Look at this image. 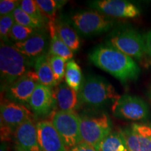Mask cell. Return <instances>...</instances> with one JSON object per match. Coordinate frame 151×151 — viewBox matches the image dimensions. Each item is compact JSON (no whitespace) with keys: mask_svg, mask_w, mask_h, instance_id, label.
Listing matches in <instances>:
<instances>
[{"mask_svg":"<svg viewBox=\"0 0 151 151\" xmlns=\"http://www.w3.org/2000/svg\"><path fill=\"white\" fill-rule=\"evenodd\" d=\"M13 15H14L15 22L17 24L37 29H43L45 26V22L34 18L33 17L24 12L20 6L13 12Z\"/></svg>","mask_w":151,"mask_h":151,"instance_id":"603a6c76","label":"cell"},{"mask_svg":"<svg viewBox=\"0 0 151 151\" xmlns=\"http://www.w3.org/2000/svg\"><path fill=\"white\" fill-rule=\"evenodd\" d=\"M39 83H40L37 73L30 70L6 90L5 97L13 102L29 104L31 96Z\"/></svg>","mask_w":151,"mask_h":151,"instance_id":"9c48e42d","label":"cell"},{"mask_svg":"<svg viewBox=\"0 0 151 151\" xmlns=\"http://www.w3.org/2000/svg\"><path fill=\"white\" fill-rule=\"evenodd\" d=\"M112 128V122L105 113L80 116L82 141L95 148L113 131Z\"/></svg>","mask_w":151,"mask_h":151,"instance_id":"277c9868","label":"cell"},{"mask_svg":"<svg viewBox=\"0 0 151 151\" xmlns=\"http://www.w3.org/2000/svg\"><path fill=\"white\" fill-rule=\"evenodd\" d=\"M48 32L50 33V46H49V51L48 54L50 55L61 57L67 61L72 60L73 52L58 37L55 29V23L48 22Z\"/></svg>","mask_w":151,"mask_h":151,"instance_id":"ffe728a7","label":"cell"},{"mask_svg":"<svg viewBox=\"0 0 151 151\" xmlns=\"http://www.w3.org/2000/svg\"><path fill=\"white\" fill-rule=\"evenodd\" d=\"M96 149L98 151H129L121 131H112Z\"/></svg>","mask_w":151,"mask_h":151,"instance_id":"44dd1931","label":"cell"},{"mask_svg":"<svg viewBox=\"0 0 151 151\" xmlns=\"http://www.w3.org/2000/svg\"><path fill=\"white\" fill-rule=\"evenodd\" d=\"M65 78L66 83L78 92L83 80L80 66L75 60H71L67 62Z\"/></svg>","mask_w":151,"mask_h":151,"instance_id":"7402d4cb","label":"cell"},{"mask_svg":"<svg viewBox=\"0 0 151 151\" xmlns=\"http://www.w3.org/2000/svg\"><path fill=\"white\" fill-rule=\"evenodd\" d=\"M14 151H25V150H22L21 148H18V147L15 146V150Z\"/></svg>","mask_w":151,"mask_h":151,"instance_id":"d6a6232c","label":"cell"},{"mask_svg":"<svg viewBox=\"0 0 151 151\" xmlns=\"http://www.w3.org/2000/svg\"><path fill=\"white\" fill-rule=\"evenodd\" d=\"M50 122L54 126L67 149L82 142L80 116L75 111H58L53 113Z\"/></svg>","mask_w":151,"mask_h":151,"instance_id":"52a82bcc","label":"cell"},{"mask_svg":"<svg viewBox=\"0 0 151 151\" xmlns=\"http://www.w3.org/2000/svg\"><path fill=\"white\" fill-rule=\"evenodd\" d=\"M20 7L24 12L27 13L34 18L41 20L46 23V18L43 16L41 9L38 6L37 1L34 0H22L20 2Z\"/></svg>","mask_w":151,"mask_h":151,"instance_id":"83f0119b","label":"cell"},{"mask_svg":"<svg viewBox=\"0 0 151 151\" xmlns=\"http://www.w3.org/2000/svg\"><path fill=\"white\" fill-rule=\"evenodd\" d=\"M37 127L41 151H67L63 140L50 120L38 122Z\"/></svg>","mask_w":151,"mask_h":151,"instance_id":"4fadbf2b","label":"cell"},{"mask_svg":"<svg viewBox=\"0 0 151 151\" xmlns=\"http://www.w3.org/2000/svg\"><path fill=\"white\" fill-rule=\"evenodd\" d=\"M150 99H151V88H150Z\"/></svg>","mask_w":151,"mask_h":151,"instance_id":"836d02e7","label":"cell"},{"mask_svg":"<svg viewBox=\"0 0 151 151\" xmlns=\"http://www.w3.org/2000/svg\"><path fill=\"white\" fill-rule=\"evenodd\" d=\"M16 23L13 14L1 16L0 18V37L2 42L9 43L10 32L13 26Z\"/></svg>","mask_w":151,"mask_h":151,"instance_id":"4316f807","label":"cell"},{"mask_svg":"<svg viewBox=\"0 0 151 151\" xmlns=\"http://www.w3.org/2000/svg\"><path fill=\"white\" fill-rule=\"evenodd\" d=\"M116 118L129 121H143L150 117V109L146 101L137 96L124 94L120 96L111 106Z\"/></svg>","mask_w":151,"mask_h":151,"instance_id":"ba28073f","label":"cell"},{"mask_svg":"<svg viewBox=\"0 0 151 151\" xmlns=\"http://www.w3.org/2000/svg\"><path fill=\"white\" fill-rule=\"evenodd\" d=\"M34 67L40 83L52 88L58 84L52 72L48 53L37 58L35 61Z\"/></svg>","mask_w":151,"mask_h":151,"instance_id":"d6986e66","label":"cell"},{"mask_svg":"<svg viewBox=\"0 0 151 151\" xmlns=\"http://www.w3.org/2000/svg\"><path fill=\"white\" fill-rule=\"evenodd\" d=\"M1 125L5 126L14 132L18 126L32 119V112L24 105L6 101L1 103L0 109Z\"/></svg>","mask_w":151,"mask_h":151,"instance_id":"7c38bea8","label":"cell"},{"mask_svg":"<svg viewBox=\"0 0 151 151\" xmlns=\"http://www.w3.org/2000/svg\"><path fill=\"white\" fill-rule=\"evenodd\" d=\"M90 62L96 67L122 83L137 80L140 68L133 58L109 45H99L88 55Z\"/></svg>","mask_w":151,"mask_h":151,"instance_id":"6da1fadb","label":"cell"},{"mask_svg":"<svg viewBox=\"0 0 151 151\" xmlns=\"http://www.w3.org/2000/svg\"><path fill=\"white\" fill-rule=\"evenodd\" d=\"M29 106L37 116H48L55 106L53 88L39 83L31 96Z\"/></svg>","mask_w":151,"mask_h":151,"instance_id":"9a60e30c","label":"cell"},{"mask_svg":"<svg viewBox=\"0 0 151 151\" xmlns=\"http://www.w3.org/2000/svg\"><path fill=\"white\" fill-rule=\"evenodd\" d=\"M35 60L20 53L9 43L1 42L0 46V75L1 89L6 90L30 71Z\"/></svg>","mask_w":151,"mask_h":151,"instance_id":"7a4b0ae2","label":"cell"},{"mask_svg":"<svg viewBox=\"0 0 151 151\" xmlns=\"http://www.w3.org/2000/svg\"><path fill=\"white\" fill-rule=\"evenodd\" d=\"M121 132L129 151H151L150 123H133Z\"/></svg>","mask_w":151,"mask_h":151,"instance_id":"8fae6325","label":"cell"},{"mask_svg":"<svg viewBox=\"0 0 151 151\" xmlns=\"http://www.w3.org/2000/svg\"><path fill=\"white\" fill-rule=\"evenodd\" d=\"M90 6L107 16L133 18L140 15V10L137 6L124 0H97L91 1Z\"/></svg>","mask_w":151,"mask_h":151,"instance_id":"30bf717a","label":"cell"},{"mask_svg":"<svg viewBox=\"0 0 151 151\" xmlns=\"http://www.w3.org/2000/svg\"><path fill=\"white\" fill-rule=\"evenodd\" d=\"M14 46L20 53L35 60L39 57L47 54V49L50 44L47 33L43 29H39L27 40L14 43Z\"/></svg>","mask_w":151,"mask_h":151,"instance_id":"5bb4252c","label":"cell"},{"mask_svg":"<svg viewBox=\"0 0 151 151\" xmlns=\"http://www.w3.org/2000/svg\"><path fill=\"white\" fill-rule=\"evenodd\" d=\"M55 29L60 39L73 52H76L80 48L81 41L74 27L64 19H60L55 22Z\"/></svg>","mask_w":151,"mask_h":151,"instance_id":"ac0fdd59","label":"cell"},{"mask_svg":"<svg viewBox=\"0 0 151 151\" xmlns=\"http://www.w3.org/2000/svg\"><path fill=\"white\" fill-rule=\"evenodd\" d=\"M21 1L18 0H1L0 1V15L6 16L13 12L20 6Z\"/></svg>","mask_w":151,"mask_h":151,"instance_id":"f1b7e54d","label":"cell"},{"mask_svg":"<svg viewBox=\"0 0 151 151\" xmlns=\"http://www.w3.org/2000/svg\"><path fill=\"white\" fill-rule=\"evenodd\" d=\"M67 151H98L94 147L83 141L78 143L76 146L68 149Z\"/></svg>","mask_w":151,"mask_h":151,"instance_id":"f546056e","label":"cell"},{"mask_svg":"<svg viewBox=\"0 0 151 151\" xmlns=\"http://www.w3.org/2000/svg\"><path fill=\"white\" fill-rule=\"evenodd\" d=\"M54 104L58 111H75L78 108L79 100L76 92L66 83L61 82L53 89Z\"/></svg>","mask_w":151,"mask_h":151,"instance_id":"e0dca14e","label":"cell"},{"mask_svg":"<svg viewBox=\"0 0 151 151\" xmlns=\"http://www.w3.org/2000/svg\"><path fill=\"white\" fill-rule=\"evenodd\" d=\"M16 146L25 151H41L37 124L29 119L16 128L14 133Z\"/></svg>","mask_w":151,"mask_h":151,"instance_id":"2e32d148","label":"cell"},{"mask_svg":"<svg viewBox=\"0 0 151 151\" xmlns=\"http://www.w3.org/2000/svg\"><path fill=\"white\" fill-rule=\"evenodd\" d=\"M71 22L77 32L84 37H92L108 32L114 24L109 16L97 11L76 13L71 17Z\"/></svg>","mask_w":151,"mask_h":151,"instance_id":"8992f818","label":"cell"},{"mask_svg":"<svg viewBox=\"0 0 151 151\" xmlns=\"http://www.w3.org/2000/svg\"><path fill=\"white\" fill-rule=\"evenodd\" d=\"M37 31V29L15 23L11 29L9 38L10 40L14 41V43L22 42L29 39Z\"/></svg>","mask_w":151,"mask_h":151,"instance_id":"d4e9b609","label":"cell"},{"mask_svg":"<svg viewBox=\"0 0 151 151\" xmlns=\"http://www.w3.org/2000/svg\"><path fill=\"white\" fill-rule=\"evenodd\" d=\"M65 1L55 0H37V3L48 22H55L56 12Z\"/></svg>","mask_w":151,"mask_h":151,"instance_id":"cb8c5ba5","label":"cell"},{"mask_svg":"<svg viewBox=\"0 0 151 151\" xmlns=\"http://www.w3.org/2000/svg\"><path fill=\"white\" fill-rule=\"evenodd\" d=\"M48 59L51 66L52 72L54 73L55 78L58 83L62 82L65 75L67 60L57 55H48Z\"/></svg>","mask_w":151,"mask_h":151,"instance_id":"484cf974","label":"cell"},{"mask_svg":"<svg viewBox=\"0 0 151 151\" xmlns=\"http://www.w3.org/2000/svg\"><path fill=\"white\" fill-rule=\"evenodd\" d=\"M8 145L5 141H1V147H0V151H9Z\"/></svg>","mask_w":151,"mask_h":151,"instance_id":"1f68e13d","label":"cell"},{"mask_svg":"<svg viewBox=\"0 0 151 151\" xmlns=\"http://www.w3.org/2000/svg\"><path fill=\"white\" fill-rule=\"evenodd\" d=\"M79 104L93 108L109 105L120 97L113 85L99 76L89 75L83 81L78 92Z\"/></svg>","mask_w":151,"mask_h":151,"instance_id":"3957f363","label":"cell"},{"mask_svg":"<svg viewBox=\"0 0 151 151\" xmlns=\"http://www.w3.org/2000/svg\"><path fill=\"white\" fill-rule=\"evenodd\" d=\"M107 43L109 46L137 60H143L146 56L143 35L132 28H124L113 32Z\"/></svg>","mask_w":151,"mask_h":151,"instance_id":"5b68a950","label":"cell"},{"mask_svg":"<svg viewBox=\"0 0 151 151\" xmlns=\"http://www.w3.org/2000/svg\"><path fill=\"white\" fill-rule=\"evenodd\" d=\"M145 43V50H146V55L151 61V31L147 32L143 35Z\"/></svg>","mask_w":151,"mask_h":151,"instance_id":"4dcf8cb0","label":"cell"}]
</instances>
